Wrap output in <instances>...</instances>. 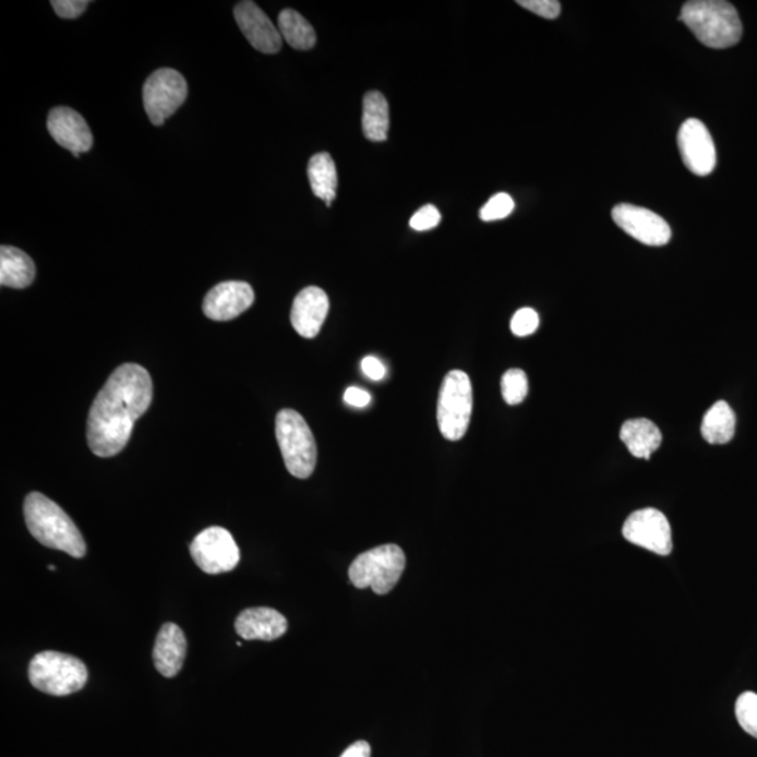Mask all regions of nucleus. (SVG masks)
<instances>
[{"label": "nucleus", "instance_id": "nucleus-13", "mask_svg": "<svg viewBox=\"0 0 757 757\" xmlns=\"http://www.w3.org/2000/svg\"><path fill=\"white\" fill-rule=\"evenodd\" d=\"M254 291L248 283L228 281L216 285L204 299L205 316L215 322H228L252 308Z\"/></svg>", "mask_w": 757, "mask_h": 757}, {"label": "nucleus", "instance_id": "nucleus-7", "mask_svg": "<svg viewBox=\"0 0 757 757\" xmlns=\"http://www.w3.org/2000/svg\"><path fill=\"white\" fill-rule=\"evenodd\" d=\"M473 411V387L464 371L447 373L437 398V426L447 441L465 436Z\"/></svg>", "mask_w": 757, "mask_h": 757}, {"label": "nucleus", "instance_id": "nucleus-21", "mask_svg": "<svg viewBox=\"0 0 757 757\" xmlns=\"http://www.w3.org/2000/svg\"><path fill=\"white\" fill-rule=\"evenodd\" d=\"M308 176L314 195L331 206L336 200L338 185L337 169L333 157L326 152L314 155L309 160Z\"/></svg>", "mask_w": 757, "mask_h": 757}, {"label": "nucleus", "instance_id": "nucleus-10", "mask_svg": "<svg viewBox=\"0 0 757 757\" xmlns=\"http://www.w3.org/2000/svg\"><path fill=\"white\" fill-rule=\"evenodd\" d=\"M627 542L658 555H670L673 550L672 529L661 510L644 508L628 516L623 526Z\"/></svg>", "mask_w": 757, "mask_h": 757}, {"label": "nucleus", "instance_id": "nucleus-15", "mask_svg": "<svg viewBox=\"0 0 757 757\" xmlns=\"http://www.w3.org/2000/svg\"><path fill=\"white\" fill-rule=\"evenodd\" d=\"M49 135L58 145L71 151L72 154H83L93 146V135L85 118L69 107H56L49 112L47 121Z\"/></svg>", "mask_w": 757, "mask_h": 757}, {"label": "nucleus", "instance_id": "nucleus-25", "mask_svg": "<svg viewBox=\"0 0 757 757\" xmlns=\"http://www.w3.org/2000/svg\"><path fill=\"white\" fill-rule=\"evenodd\" d=\"M501 390H503L504 400L509 406L520 405L528 396V376L522 370L506 371L503 381H501Z\"/></svg>", "mask_w": 757, "mask_h": 757}, {"label": "nucleus", "instance_id": "nucleus-14", "mask_svg": "<svg viewBox=\"0 0 757 757\" xmlns=\"http://www.w3.org/2000/svg\"><path fill=\"white\" fill-rule=\"evenodd\" d=\"M236 23L252 47L264 53H277L283 47V37L267 14L254 2H240L235 7Z\"/></svg>", "mask_w": 757, "mask_h": 757}, {"label": "nucleus", "instance_id": "nucleus-32", "mask_svg": "<svg viewBox=\"0 0 757 757\" xmlns=\"http://www.w3.org/2000/svg\"><path fill=\"white\" fill-rule=\"evenodd\" d=\"M362 372L372 381H382L386 376V367L376 357H365L361 362Z\"/></svg>", "mask_w": 757, "mask_h": 757}, {"label": "nucleus", "instance_id": "nucleus-11", "mask_svg": "<svg viewBox=\"0 0 757 757\" xmlns=\"http://www.w3.org/2000/svg\"><path fill=\"white\" fill-rule=\"evenodd\" d=\"M612 216L618 228L642 244L660 248L672 238L666 220L642 206L621 204L614 206Z\"/></svg>", "mask_w": 757, "mask_h": 757}, {"label": "nucleus", "instance_id": "nucleus-30", "mask_svg": "<svg viewBox=\"0 0 757 757\" xmlns=\"http://www.w3.org/2000/svg\"><path fill=\"white\" fill-rule=\"evenodd\" d=\"M440 223L441 214L434 205L422 206L410 219V226L412 229L417 230V232L434 229Z\"/></svg>", "mask_w": 757, "mask_h": 757}, {"label": "nucleus", "instance_id": "nucleus-1", "mask_svg": "<svg viewBox=\"0 0 757 757\" xmlns=\"http://www.w3.org/2000/svg\"><path fill=\"white\" fill-rule=\"evenodd\" d=\"M154 383L136 363L118 367L93 401L87 417V444L98 457H112L130 441L137 418L149 408Z\"/></svg>", "mask_w": 757, "mask_h": 757}, {"label": "nucleus", "instance_id": "nucleus-16", "mask_svg": "<svg viewBox=\"0 0 757 757\" xmlns=\"http://www.w3.org/2000/svg\"><path fill=\"white\" fill-rule=\"evenodd\" d=\"M331 302L322 288L308 287L295 298L291 312V323L304 338H314L321 333L326 321Z\"/></svg>", "mask_w": 757, "mask_h": 757}, {"label": "nucleus", "instance_id": "nucleus-4", "mask_svg": "<svg viewBox=\"0 0 757 757\" xmlns=\"http://www.w3.org/2000/svg\"><path fill=\"white\" fill-rule=\"evenodd\" d=\"M275 435L289 473L309 479L317 461L316 441L311 428L298 411L285 408L275 420Z\"/></svg>", "mask_w": 757, "mask_h": 757}, {"label": "nucleus", "instance_id": "nucleus-6", "mask_svg": "<svg viewBox=\"0 0 757 757\" xmlns=\"http://www.w3.org/2000/svg\"><path fill=\"white\" fill-rule=\"evenodd\" d=\"M405 568V552L396 544H385L358 555L348 574L353 587L386 594L396 587Z\"/></svg>", "mask_w": 757, "mask_h": 757}, {"label": "nucleus", "instance_id": "nucleus-34", "mask_svg": "<svg viewBox=\"0 0 757 757\" xmlns=\"http://www.w3.org/2000/svg\"><path fill=\"white\" fill-rule=\"evenodd\" d=\"M341 757H371V745L367 741H358L344 750Z\"/></svg>", "mask_w": 757, "mask_h": 757}, {"label": "nucleus", "instance_id": "nucleus-24", "mask_svg": "<svg viewBox=\"0 0 757 757\" xmlns=\"http://www.w3.org/2000/svg\"><path fill=\"white\" fill-rule=\"evenodd\" d=\"M278 29L283 39L295 49L307 51L316 44V33L308 20L297 10L285 9L278 17Z\"/></svg>", "mask_w": 757, "mask_h": 757}, {"label": "nucleus", "instance_id": "nucleus-28", "mask_svg": "<svg viewBox=\"0 0 757 757\" xmlns=\"http://www.w3.org/2000/svg\"><path fill=\"white\" fill-rule=\"evenodd\" d=\"M539 314L530 308L519 309L510 321V331L518 337H526L539 328Z\"/></svg>", "mask_w": 757, "mask_h": 757}, {"label": "nucleus", "instance_id": "nucleus-23", "mask_svg": "<svg viewBox=\"0 0 757 757\" xmlns=\"http://www.w3.org/2000/svg\"><path fill=\"white\" fill-rule=\"evenodd\" d=\"M390 118H388V103L381 92H370L363 97L362 131L363 135L372 142L387 140Z\"/></svg>", "mask_w": 757, "mask_h": 757}, {"label": "nucleus", "instance_id": "nucleus-19", "mask_svg": "<svg viewBox=\"0 0 757 757\" xmlns=\"http://www.w3.org/2000/svg\"><path fill=\"white\" fill-rule=\"evenodd\" d=\"M621 440L630 454L638 459H650L653 452L660 449L662 434L660 428L646 418H636L624 422Z\"/></svg>", "mask_w": 757, "mask_h": 757}, {"label": "nucleus", "instance_id": "nucleus-8", "mask_svg": "<svg viewBox=\"0 0 757 757\" xmlns=\"http://www.w3.org/2000/svg\"><path fill=\"white\" fill-rule=\"evenodd\" d=\"M187 95L189 86L180 72L164 68L152 73L144 86V106L152 124L164 125L184 105Z\"/></svg>", "mask_w": 757, "mask_h": 757}, {"label": "nucleus", "instance_id": "nucleus-33", "mask_svg": "<svg viewBox=\"0 0 757 757\" xmlns=\"http://www.w3.org/2000/svg\"><path fill=\"white\" fill-rule=\"evenodd\" d=\"M344 400H346L347 405L352 407L365 408L370 406L372 397L370 393L363 390V388L348 387L346 393H344Z\"/></svg>", "mask_w": 757, "mask_h": 757}, {"label": "nucleus", "instance_id": "nucleus-26", "mask_svg": "<svg viewBox=\"0 0 757 757\" xmlns=\"http://www.w3.org/2000/svg\"><path fill=\"white\" fill-rule=\"evenodd\" d=\"M735 716L742 730L757 738V695L754 692H745L738 697L735 705Z\"/></svg>", "mask_w": 757, "mask_h": 757}, {"label": "nucleus", "instance_id": "nucleus-35", "mask_svg": "<svg viewBox=\"0 0 757 757\" xmlns=\"http://www.w3.org/2000/svg\"><path fill=\"white\" fill-rule=\"evenodd\" d=\"M48 568L52 569V572H56V567H53V565H48Z\"/></svg>", "mask_w": 757, "mask_h": 757}, {"label": "nucleus", "instance_id": "nucleus-17", "mask_svg": "<svg viewBox=\"0 0 757 757\" xmlns=\"http://www.w3.org/2000/svg\"><path fill=\"white\" fill-rule=\"evenodd\" d=\"M235 628L243 640L274 641L287 633L288 622L275 609L250 608L236 618Z\"/></svg>", "mask_w": 757, "mask_h": 757}, {"label": "nucleus", "instance_id": "nucleus-2", "mask_svg": "<svg viewBox=\"0 0 757 757\" xmlns=\"http://www.w3.org/2000/svg\"><path fill=\"white\" fill-rule=\"evenodd\" d=\"M24 519L37 542L49 549L61 550L75 558L85 557L86 543L81 530L65 510L46 495L29 493L26 496Z\"/></svg>", "mask_w": 757, "mask_h": 757}, {"label": "nucleus", "instance_id": "nucleus-27", "mask_svg": "<svg viewBox=\"0 0 757 757\" xmlns=\"http://www.w3.org/2000/svg\"><path fill=\"white\" fill-rule=\"evenodd\" d=\"M515 203L513 196L500 193L493 196L480 211V218L484 223H493L506 218L513 214Z\"/></svg>", "mask_w": 757, "mask_h": 757}, {"label": "nucleus", "instance_id": "nucleus-9", "mask_svg": "<svg viewBox=\"0 0 757 757\" xmlns=\"http://www.w3.org/2000/svg\"><path fill=\"white\" fill-rule=\"evenodd\" d=\"M191 557L209 575L232 572L240 562V550L233 536L219 526L203 530L190 545Z\"/></svg>", "mask_w": 757, "mask_h": 757}, {"label": "nucleus", "instance_id": "nucleus-31", "mask_svg": "<svg viewBox=\"0 0 757 757\" xmlns=\"http://www.w3.org/2000/svg\"><path fill=\"white\" fill-rule=\"evenodd\" d=\"M91 4L87 0H52L51 7L56 10L59 17L76 19L86 12Z\"/></svg>", "mask_w": 757, "mask_h": 757}, {"label": "nucleus", "instance_id": "nucleus-18", "mask_svg": "<svg viewBox=\"0 0 757 757\" xmlns=\"http://www.w3.org/2000/svg\"><path fill=\"white\" fill-rule=\"evenodd\" d=\"M187 656V640L183 630L173 623H166L157 634L154 648V662L157 672L165 677L179 675Z\"/></svg>", "mask_w": 757, "mask_h": 757}, {"label": "nucleus", "instance_id": "nucleus-20", "mask_svg": "<svg viewBox=\"0 0 757 757\" xmlns=\"http://www.w3.org/2000/svg\"><path fill=\"white\" fill-rule=\"evenodd\" d=\"M36 278V265L32 257L17 248H0V284L2 287L24 289Z\"/></svg>", "mask_w": 757, "mask_h": 757}, {"label": "nucleus", "instance_id": "nucleus-29", "mask_svg": "<svg viewBox=\"0 0 757 757\" xmlns=\"http://www.w3.org/2000/svg\"><path fill=\"white\" fill-rule=\"evenodd\" d=\"M518 4L543 19H557L562 13V3L557 0H519Z\"/></svg>", "mask_w": 757, "mask_h": 757}, {"label": "nucleus", "instance_id": "nucleus-12", "mask_svg": "<svg viewBox=\"0 0 757 757\" xmlns=\"http://www.w3.org/2000/svg\"><path fill=\"white\" fill-rule=\"evenodd\" d=\"M683 164L696 176H709L717 166L714 141L707 127L697 118L683 122L677 134Z\"/></svg>", "mask_w": 757, "mask_h": 757}, {"label": "nucleus", "instance_id": "nucleus-22", "mask_svg": "<svg viewBox=\"0 0 757 757\" xmlns=\"http://www.w3.org/2000/svg\"><path fill=\"white\" fill-rule=\"evenodd\" d=\"M736 417L729 402L717 401L706 412L701 422V435L711 445H724L735 435Z\"/></svg>", "mask_w": 757, "mask_h": 757}, {"label": "nucleus", "instance_id": "nucleus-3", "mask_svg": "<svg viewBox=\"0 0 757 757\" xmlns=\"http://www.w3.org/2000/svg\"><path fill=\"white\" fill-rule=\"evenodd\" d=\"M683 23L690 28L702 46L724 49L741 41L742 22L730 2L722 0H693L682 8Z\"/></svg>", "mask_w": 757, "mask_h": 757}, {"label": "nucleus", "instance_id": "nucleus-5", "mask_svg": "<svg viewBox=\"0 0 757 757\" xmlns=\"http://www.w3.org/2000/svg\"><path fill=\"white\" fill-rule=\"evenodd\" d=\"M87 676V668L79 658L57 651L37 653L28 666L32 685L51 696H68L82 690Z\"/></svg>", "mask_w": 757, "mask_h": 757}]
</instances>
